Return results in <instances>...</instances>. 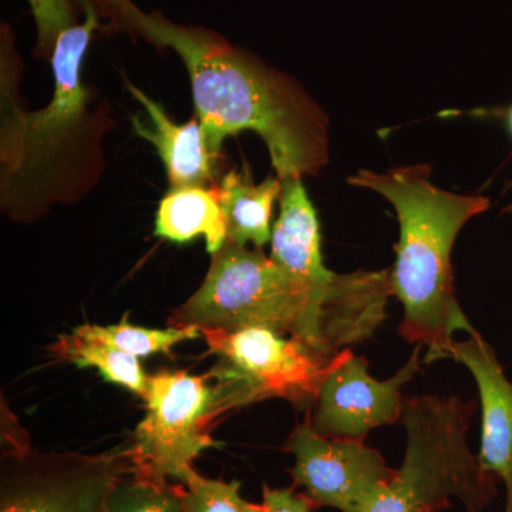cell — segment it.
Returning <instances> with one entry per match:
<instances>
[{"mask_svg":"<svg viewBox=\"0 0 512 512\" xmlns=\"http://www.w3.org/2000/svg\"><path fill=\"white\" fill-rule=\"evenodd\" d=\"M458 468L439 451L414 447L370 512H437L463 497Z\"/></svg>","mask_w":512,"mask_h":512,"instance_id":"13","label":"cell"},{"mask_svg":"<svg viewBox=\"0 0 512 512\" xmlns=\"http://www.w3.org/2000/svg\"><path fill=\"white\" fill-rule=\"evenodd\" d=\"M217 191L229 242L242 247L251 242L256 249L271 242L272 210L282 192L278 175L255 184L251 168L244 164L241 170L232 168L222 175Z\"/></svg>","mask_w":512,"mask_h":512,"instance_id":"14","label":"cell"},{"mask_svg":"<svg viewBox=\"0 0 512 512\" xmlns=\"http://www.w3.org/2000/svg\"><path fill=\"white\" fill-rule=\"evenodd\" d=\"M73 333L87 339L103 340L136 357L153 355L171 356L174 346L187 340L201 338L202 332L197 326H170L167 329H148L131 325L127 316L117 325H82L73 329Z\"/></svg>","mask_w":512,"mask_h":512,"instance_id":"17","label":"cell"},{"mask_svg":"<svg viewBox=\"0 0 512 512\" xmlns=\"http://www.w3.org/2000/svg\"><path fill=\"white\" fill-rule=\"evenodd\" d=\"M76 3L83 20L57 39L50 57L55 89L40 110L20 103L15 35L8 23L0 26V210L18 224H35L56 205L82 201L106 171L104 138L114 119L109 104L83 82L103 18L96 0Z\"/></svg>","mask_w":512,"mask_h":512,"instance_id":"2","label":"cell"},{"mask_svg":"<svg viewBox=\"0 0 512 512\" xmlns=\"http://www.w3.org/2000/svg\"><path fill=\"white\" fill-rule=\"evenodd\" d=\"M154 235L173 244H188L202 237L208 254L221 251L228 234L217 184L170 188L158 204Z\"/></svg>","mask_w":512,"mask_h":512,"instance_id":"15","label":"cell"},{"mask_svg":"<svg viewBox=\"0 0 512 512\" xmlns=\"http://www.w3.org/2000/svg\"><path fill=\"white\" fill-rule=\"evenodd\" d=\"M390 274L359 271L355 284L335 295L288 274L261 249L227 241L212 255L204 282L171 313L170 326L234 330L265 326L289 333L328 359L365 342L386 319Z\"/></svg>","mask_w":512,"mask_h":512,"instance_id":"3","label":"cell"},{"mask_svg":"<svg viewBox=\"0 0 512 512\" xmlns=\"http://www.w3.org/2000/svg\"><path fill=\"white\" fill-rule=\"evenodd\" d=\"M103 30L173 50L190 76L195 116L212 156L225 140L254 131L264 140L281 180L313 177L329 161V119L288 74L232 45L214 29L174 22L134 0H96Z\"/></svg>","mask_w":512,"mask_h":512,"instance_id":"1","label":"cell"},{"mask_svg":"<svg viewBox=\"0 0 512 512\" xmlns=\"http://www.w3.org/2000/svg\"><path fill=\"white\" fill-rule=\"evenodd\" d=\"M131 471L130 444L89 456L42 453L13 440L2 456L0 512H101Z\"/></svg>","mask_w":512,"mask_h":512,"instance_id":"6","label":"cell"},{"mask_svg":"<svg viewBox=\"0 0 512 512\" xmlns=\"http://www.w3.org/2000/svg\"><path fill=\"white\" fill-rule=\"evenodd\" d=\"M131 96L146 110L148 121L140 116L131 117L134 133L156 148L163 161L170 188L212 187L218 183V163L208 150L197 116L184 124L175 123L157 100L151 99L136 84L126 79Z\"/></svg>","mask_w":512,"mask_h":512,"instance_id":"12","label":"cell"},{"mask_svg":"<svg viewBox=\"0 0 512 512\" xmlns=\"http://www.w3.org/2000/svg\"><path fill=\"white\" fill-rule=\"evenodd\" d=\"M421 349L417 345L402 369L384 382L369 375L366 359L342 350L313 404L312 429L332 439L363 441L370 430L402 420V389L419 372Z\"/></svg>","mask_w":512,"mask_h":512,"instance_id":"9","label":"cell"},{"mask_svg":"<svg viewBox=\"0 0 512 512\" xmlns=\"http://www.w3.org/2000/svg\"><path fill=\"white\" fill-rule=\"evenodd\" d=\"M210 376L163 370L148 379L146 416L131 439L134 471L156 480L187 483L192 461L218 446L208 433L217 419V392Z\"/></svg>","mask_w":512,"mask_h":512,"instance_id":"7","label":"cell"},{"mask_svg":"<svg viewBox=\"0 0 512 512\" xmlns=\"http://www.w3.org/2000/svg\"><path fill=\"white\" fill-rule=\"evenodd\" d=\"M36 26V56L52 57L57 39L79 22L76 0H28Z\"/></svg>","mask_w":512,"mask_h":512,"instance_id":"20","label":"cell"},{"mask_svg":"<svg viewBox=\"0 0 512 512\" xmlns=\"http://www.w3.org/2000/svg\"><path fill=\"white\" fill-rule=\"evenodd\" d=\"M494 114L504 120L505 127H507L508 133L512 137V104L505 107V109L495 110Z\"/></svg>","mask_w":512,"mask_h":512,"instance_id":"22","label":"cell"},{"mask_svg":"<svg viewBox=\"0 0 512 512\" xmlns=\"http://www.w3.org/2000/svg\"><path fill=\"white\" fill-rule=\"evenodd\" d=\"M286 450L295 456L293 480L315 507L370 512L396 474L375 448L322 436L309 423L292 431Z\"/></svg>","mask_w":512,"mask_h":512,"instance_id":"8","label":"cell"},{"mask_svg":"<svg viewBox=\"0 0 512 512\" xmlns=\"http://www.w3.org/2000/svg\"><path fill=\"white\" fill-rule=\"evenodd\" d=\"M315 507L305 494H296L293 488H269L264 485V501L259 512H311Z\"/></svg>","mask_w":512,"mask_h":512,"instance_id":"21","label":"cell"},{"mask_svg":"<svg viewBox=\"0 0 512 512\" xmlns=\"http://www.w3.org/2000/svg\"><path fill=\"white\" fill-rule=\"evenodd\" d=\"M101 512H183L181 484L131 471L114 485Z\"/></svg>","mask_w":512,"mask_h":512,"instance_id":"18","label":"cell"},{"mask_svg":"<svg viewBox=\"0 0 512 512\" xmlns=\"http://www.w3.org/2000/svg\"><path fill=\"white\" fill-rule=\"evenodd\" d=\"M508 188H512V181L510 184H508ZM503 212L504 214H512V200L510 204H508L507 207L504 208Z\"/></svg>","mask_w":512,"mask_h":512,"instance_id":"23","label":"cell"},{"mask_svg":"<svg viewBox=\"0 0 512 512\" xmlns=\"http://www.w3.org/2000/svg\"><path fill=\"white\" fill-rule=\"evenodd\" d=\"M241 483L202 477L197 471L181 484L183 512H259L262 504L249 503L239 494Z\"/></svg>","mask_w":512,"mask_h":512,"instance_id":"19","label":"cell"},{"mask_svg":"<svg viewBox=\"0 0 512 512\" xmlns=\"http://www.w3.org/2000/svg\"><path fill=\"white\" fill-rule=\"evenodd\" d=\"M430 174V165L414 164L384 173L359 170L348 178L353 187L382 195L397 212L400 239L390 285L403 305L399 332L426 346V363L451 357L458 330H476L454 293L451 254L464 225L490 208V198L443 190Z\"/></svg>","mask_w":512,"mask_h":512,"instance_id":"4","label":"cell"},{"mask_svg":"<svg viewBox=\"0 0 512 512\" xmlns=\"http://www.w3.org/2000/svg\"><path fill=\"white\" fill-rule=\"evenodd\" d=\"M210 353L218 357L215 379L217 417L266 399L313 406L338 356L318 355L299 340L265 326L224 332L202 330Z\"/></svg>","mask_w":512,"mask_h":512,"instance_id":"5","label":"cell"},{"mask_svg":"<svg viewBox=\"0 0 512 512\" xmlns=\"http://www.w3.org/2000/svg\"><path fill=\"white\" fill-rule=\"evenodd\" d=\"M50 355L77 367H94L106 382L119 384L144 399L150 376L144 372L138 357L103 342L76 335H60L50 346Z\"/></svg>","mask_w":512,"mask_h":512,"instance_id":"16","label":"cell"},{"mask_svg":"<svg viewBox=\"0 0 512 512\" xmlns=\"http://www.w3.org/2000/svg\"><path fill=\"white\" fill-rule=\"evenodd\" d=\"M451 357L476 380L481 402V467L500 478L507 491L504 512H512V383L494 349L474 330L454 342Z\"/></svg>","mask_w":512,"mask_h":512,"instance_id":"10","label":"cell"},{"mask_svg":"<svg viewBox=\"0 0 512 512\" xmlns=\"http://www.w3.org/2000/svg\"><path fill=\"white\" fill-rule=\"evenodd\" d=\"M279 201L281 212L272 229L269 258L299 281L328 295L353 285L359 271L335 274L323 262L319 218L302 178L282 180Z\"/></svg>","mask_w":512,"mask_h":512,"instance_id":"11","label":"cell"}]
</instances>
